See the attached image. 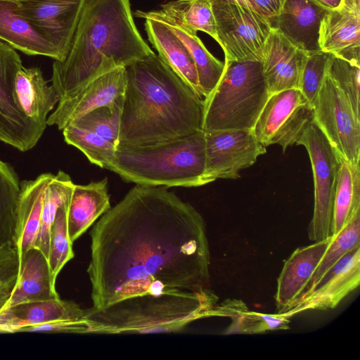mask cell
I'll list each match as a JSON object with an SVG mask.
<instances>
[{
  "label": "cell",
  "instance_id": "1",
  "mask_svg": "<svg viewBox=\"0 0 360 360\" xmlns=\"http://www.w3.org/2000/svg\"><path fill=\"white\" fill-rule=\"evenodd\" d=\"M92 309L131 297L201 292L210 252L200 212L165 186L136 184L90 232Z\"/></svg>",
  "mask_w": 360,
  "mask_h": 360
},
{
  "label": "cell",
  "instance_id": "2",
  "mask_svg": "<svg viewBox=\"0 0 360 360\" xmlns=\"http://www.w3.org/2000/svg\"><path fill=\"white\" fill-rule=\"evenodd\" d=\"M125 70L118 146L155 144L202 130L203 98L158 55L137 59Z\"/></svg>",
  "mask_w": 360,
  "mask_h": 360
},
{
  "label": "cell",
  "instance_id": "3",
  "mask_svg": "<svg viewBox=\"0 0 360 360\" xmlns=\"http://www.w3.org/2000/svg\"><path fill=\"white\" fill-rule=\"evenodd\" d=\"M153 53L134 24L129 0H86L66 58L53 63L51 85L60 101L94 78Z\"/></svg>",
  "mask_w": 360,
  "mask_h": 360
},
{
  "label": "cell",
  "instance_id": "4",
  "mask_svg": "<svg viewBox=\"0 0 360 360\" xmlns=\"http://www.w3.org/2000/svg\"><path fill=\"white\" fill-rule=\"evenodd\" d=\"M218 300L210 288L197 293L144 295L101 309H85L84 319L89 333H173L198 319L216 316Z\"/></svg>",
  "mask_w": 360,
  "mask_h": 360
},
{
  "label": "cell",
  "instance_id": "5",
  "mask_svg": "<svg viewBox=\"0 0 360 360\" xmlns=\"http://www.w3.org/2000/svg\"><path fill=\"white\" fill-rule=\"evenodd\" d=\"M205 131L155 144L118 146L108 166L124 181L150 186L197 187L205 176Z\"/></svg>",
  "mask_w": 360,
  "mask_h": 360
},
{
  "label": "cell",
  "instance_id": "6",
  "mask_svg": "<svg viewBox=\"0 0 360 360\" xmlns=\"http://www.w3.org/2000/svg\"><path fill=\"white\" fill-rule=\"evenodd\" d=\"M270 94L261 61L224 60L222 75L205 98L202 130H252Z\"/></svg>",
  "mask_w": 360,
  "mask_h": 360
},
{
  "label": "cell",
  "instance_id": "7",
  "mask_svg": "<svg viewBox=\"0 0 360 360\" xmlns=\"http://www.w3.org/2000/svg\"><path fill=\"white\" fill-rule=\"evenodd\" d=\"M296 145L303 146L311 164L314 202L308 236L313 242L331 236L333 208L340 156L314 121L308 124Z\"/></svg>",
  "mask_w": 360,
  "mask_h": 360
},
{
  "label": "cell",
  "instance_id": "8",
  "mask_svg": "<svg viewBox=\"0 0 360 360\" xmlns=\"http://www.w3.org/2000/svg\"><path fill=\"white\" fill-rule=\"evenodd\" d=\"M211 4L218 44L225 60L261 61L264 46L272 29L271 22L237 4L220 1Z\"/></svg>",
  "mask_w": 360,
  "mask_h": 360
},
{
  "label": "cell",
  "instance_id": "9",
  "mask_svg": "<svg viewBox=\"0 0 360 360\" xmlns=\"http://www.w3.org/2000/svg\"><path fill=\"white\" fill-rule=\"evenodd\" d=\"M312 108L314 121L338 155L352 165L360 166V119L328 75Z\"/></svg>",
  "mask_w": 360,
  "mask_h": 360
},
{
  "label": "cell",
  "instance_id": "10",
  "mask_svg": "<svg viewBox=\"0 0 360 360\" xmlns=\"http://www.w3.org/2000/svg\"><path fill=\"white\" fill-rule=\"evenodd\" d=\"M313 121V108L307 99L300 89H289L269 95L252 131L264 146L278 144L284 153Z\"/></svg>",
  "mask_w": 360,
  "mask_h": 360
},
{
  "label": "cell",
  "instance_id": "11",
  "mask_svg": "<svg viewBox=\"0 0 360 360\" xmlns=\"http://www.w3.org/2000/svg\"><path fill=\"white\" fill-rule=\"evenodd\" d=\"M22 66L15 49L0 41V141L25 152L36 146L45 129L30 120L15 101V79Z\"/></svg>",
  "mask_w": 360,
  "mask_h": 360
},
{
  "label": "cell",
  "instance_id": "12",
  "mask_svg": "<svg viewBox=\"0 0 360 360\" xmlns=\"http://www.w3.org/2000/svg\"><path fill=\"white\" fill-rule=\"evenodd\" d=\"M205 176L208 184L219 179H236L240 171L266 153L252 130L205 131Z\"/></svg>",
  "mask_w": 360,
  "mask_h": 360
},
{
  "label": "cell",
  "instance_id": "13",
  "mask_svg": "<svg viewBox=\"0 0 360 360\" xmlns=\"http://www.w3.org/2000/svg\"><path fill=\"white\" fill-rule=\"evenodd\" d=\"M86 0H16V11L66 58Z\"/></svg>",
  "mask_w": 360,
  "mask_h": 360
},
{
  "label": "cell",
  "instance_id": "14",
  "mask_svg": "<svg viewBox=\"0 0 360 360\" xmlns=\"http://www.w3.org/2000/svg\"><path fill=\"white\" fill-rule=\"evenodd\" d=\"M127 84L124 67H118L91 80L72 95L60 100L46 124L63 130L87 112L110 105L124 97Z\"/></svg>",
  "mask_w": 360,
  "mask_h": 360
},
{
  "label": "cell",
  "instance_id": "15",
  "mask_svg": "<svg viewBox=\"0 0 360 360\" xmlns=\"http://www.w3.org/2000/svg\"><path fill=\"white\" fill-rule=\"evenodd\" d=\"M359 283L360 247H358L342 257L283 314L290 318L306 311L333 309L356 290Z\"/></svg>",
  "mask_w": 360,
  "mask_h": 360
},
{
  "label": "cell",
  "instance_id": "16",
  "mask_svg": "<svg viewBox=\"0 0 360 360\" xmlns=\"http://www.w3.org/2000/svg\"><path fill=\"white\" fill-rule=\"evenodd\" d=\"M333 236L297 248L285 261L277 278L276 313L283 314L307 291L312 276Z\"/></svg>",
  "mask_w": 360,
  "mask_h": 360
},
{
  "label": "cell",
  "instance_id": "17",
  "mask_svg": "<svg viewBox=\"0 0 360 360\" xmlns=\"http://www.w3.org/2000/svg\"><path fill=\"white\" fill-rule=\"evenodd\" d=\"M307 53L272 27L261 60L262 73L270 94L298 89Z\"/></svg>",
  "mask_w": 360,
  "mask_h": 360
},
{
  "label": "cell",
  "instance_id": "18",
  "mask_svg": "<svg viewBox=\"0 0 360 360\" xmlns=\"http://www.w3.org/2000/svg\"><path fill=\"white\" fill-rule=\"evenodd\" d=\"M327 12L313 0H286L271 23L292 44L309 53L320 51L319 27Z\"/></svg>",
  "mask_w": 360,
  "mask_h": 360
},
{
  "label": "cell",
  "instance_id": "19",
  "mask_svg": "<svg viewBox=\"0 0 360 360\" xmlns=\"http://www.w3.org/2000/svg\"><path fill=\"white\" fill-rule=\"evenodd\" d=\"M320 51L360 66V14L344 7L328 11L319 32Z\"/></svg>",
  "mask_w": 360,
  "mask_h": 360
},
{
  "label": "cell",
  "instance_id": "20",
  "mask_svg": "<svg viewBox=\"0 0 360 360\" xmlns=\"http://www.w3.org/2000/svg\"><path fill=\"white\" fill-rule=\"evenodd\" d=\"M85 309L72 301L58 299L18 303L0 311V333H15L24 328L60 321H83Z\"/></svg>",
  "mask_w": 360,
  "mask_h": 360
},
{
  "label": "cell",
  "instance_id": "21",
  "mask_svg": "<svg viewBox=\"0 0 360 360\" xmlns=\"http://www.w3.org/2000/svg\"><path fill=\"white\" fill-rule=\"evenodd\" d=\"M48 258L37 247L20 255V273L6 307L21 302L58 299ZM5 307V308H6Z\"/></svg>",
  "mask_w": 360,
  "mask_h": 360
},
{
  "label": "cell",
  "instance_id": "22",
  "mask_svg": "<svg viewBox=\"0 0 360 360\" xmlns=\"http://www.w3.org/2000/svg\"><path fill=\"white\" fill-rule=\"evenodd\" d=\"M0 41L29 56L62 60L53 45L16 11V0H0Z\"/></svg>",
  "mask_w": 360,
  "mask_h": 360
},
{
  "label": "cell",
  "instance_id": "23",
  "mask_svg": "<svg viewBox=\"0 0 360 360\" xmlns=\"http://www.w3.org/2000/svg\"><path fill=\"white\" fill-rule=\"evenodd\" d=\"M54 176L43 173L34 180L20 182L14 238L19 255L36 245L45 192Z\"/></svg>",
  "mask_w": 360,
  "mask_h": 360
},
{
  "label": "cell",
  "instance_id": "24",
  "mask_svg": "<svg viewBox=\"0 0 360 360\" xmlns=\"http://www.w3.org/2000/svg\"><path fill=\"white\" fill-rule=\"evenodd\" d=\"M15 101L24 114L46 129L47 115L60 101L54 87L48 85L40 68L22 67L15 79Z\"/></svg>",
  "mask_w": 360,
  "mask_h": 360
},
{
  "label": "cell",
  "instance_id": "25",
  "mask_svg": "<svg viewBox=\"0 0 360 360\" xmlns=\"http://www.w3.org/2000/svg\"><path fill=\"white\" fill-rule=\"evenodd\" d=\"M110 209L107 178L86 185L75 184L68 211V230L71 243Z\"/></svg>",
  "mask_w": 360,
  "mask_h": 360
},
{
  "label": "cell",
  "instance_id": "26",
  "mask_svg": "<svg viewBox=\"0 0 360 360\" xmlns=\"http://www.w3.org/2000/svg\"><path fill=\"white\" fill-rule=\"evenodd\" d=\"M145 20L148 39L158 56L203 98L196 67L187 48L167 25L153 18Z\"/></svg>",
  "mask_w": 360,
  "mask_h": 360
},
{
  "label": "cell",
  "instance_id": "27",
  "mask_svg": "<svg viewBox=\"0 0 360 360\" xmlns=\"http://www.w3.org/2000/svg\"><path fill=\"white\" fill-rule=\"evenodd\" d=\"M139 18H150L161 21L174 32L191 55L198 73V82L203 98L207 97L219 82L224 69V62L215 58L205 46L197 33L191 32L162 15L159 11H136Z\"/></svg>",
  "mask_w": 360,
  "mask_h": 360
},
{
  "label": "cell",
  "instance_id": "28",
  "mask_svg": "<svg viewBox=\"0 0 360 360\" xmlns=\"http://www.w3.org/2000/svg\"><path fill=\"white\" fill-rule=\"evenodd\" d=\"M360 212V166L340 157L335 191L331 236L336 235Z\"/></svg>",
  "mask_w": 360,
  "mask_h": 360
},
{
  "label": "cell",
  "instance_id": "29",
  "mask_svg": "<svg viewBox=\"0 0 360 360\" xmlns=\"http://www.w3.org/2000/svg\"><path fill=\"white\" fill-rule=\"evenodd\" d=\"M159 11L184 29L204 32L218 43L216 21L207 0L172 1L162 4Z\"/></svg>",
  "mask_w": 360,
  "mask_h": 360
},
{
  "label": "cell",
  "instance_id": "30",
  "mask_svg": "<svg viewBox=\"0 0 360 360\" xmlns=\"http://www.w3.org/2000/svg\"><path fill=\"white\" fill-rule=\"evenodd\" d=\"M75 184L70 176L59 171L45 192L40 226L35 247L49 258V239L52 224L58 207L71 198Z\"/></svg>",
  "mask_w": 360,
  "mask_h": 360
},
{
  "label": "cell",
  "instance_id": "31",
  "mask_svg": "<svg viewBox=\"0 0 360 360\" xmlns=\"http://www.w3.org/2000/svg\"><path fill=\"white\" fill-rule=\"evenodd\" d=\"M20 182L14 169L0 159V246L14 245Z\"/></svg>",
  "mask_w": 360,
  "mask_h": 360
},
{
  "label": "cell",
  "instance_id": "32",
  "mask_svg": "<svg viewBox=\"0 0 360 360\" xmlns=\"http://www.w3.org/2000/svg\"><path fill=\"white\" fill-rule=\"evenodd\" d=\"M358 247H360V212L356 214L340 232L333 236L314 271L305 293L342 257Z\"/></svg>",
  "mask_w": 360,
  "mask_h": 360
},
{
  "label": "cell",
  "instance_id": "33",
  "mask_svg": "<svg viewBox=\"0 0 360 360\" xmlns=\"http://www.w3.org/2000/svg\"><path fill=\"white\" fill-rule=\"evenodd\" d=\"M62 131L65 141L82 152L91 163L108 169L113 161L117 146L98 134L72 124Z\"/></svg>",
  "mask_w": 360,
  "mask_h": 360
},
{
  "label": "cell",
  "instance_id": "34",
  "mask_svg": "<svg viewBox=\"0 0 360 360\" xmlns=\"http://www.w3.org/2000/svg\"><path fill=\"white\" fill-rule=\"evenodd\" d=\"M224 335L260 334L290 329V318L284 314H265L243 309L231 318Z\"/></svg>",
  "mask_w": 360,
  "mask_h": 360
},
{
  "label": "cell",
  "instance_id": "35",
  "mask_svg": "<svg viewBox=\"0 0 360 360\" xmlns=\"http://www.w3.org/2000/svg\"><path fill=\"white\" fill-rule=\"evenodd\" d=\"M122 102L123 98L112 105L97 108L70 124L92 131L117 148Z\"/></svg>",
  "mask_w": 360,
  "mask_h": 360
},
{
  "label": "cell",
  "instance_id": "36",
  "mask_svg": "<svg viewBox=\"0 0 360 360\" xmlns=\"http://www.w3.org/2000/svg\"><path fill=\"white\" fill-rule=\"evenodd\" d=\"M70 198L58 207L51 229L48 260L55 279L65 264L74 257L72 243L68 230V211Z\"/></svg>",
  "mask_w": 360,
  "mask_h": 360
},
{
  "label": "cell",
  "instance_id": "37",
  "mask_svg": "<svg viewBox=\"0 0 360 360\" xmlns=\"http://www.w3.org/2000/svg\"><path fill=\"white\" fill-rule=\"evenodd\" d=\"M327 75L345 94L356 116L360 119V66L331 54Z\"/></svg>",
  "mask_w": 360,
  "mask_h": 360
},
{
  "label": "cell",
  "instance_id": "38",
  "mask_svg": "<svg viewBox=\"0 0 360 360\" xmlns=\"http://www.w3.org/2000/svg\"><path fill=\"white\" fill-rule=\"evenodd\" d=\"M330 55L321 51L307 53L298 89L311 106L327 75Z\"/></svg>",
  "mask_w": 360,
  "mask_h": 360
},
{
  "label": "cell",
  "instance_id": "39",
  "mask_svg": "<svg viewBox=\"0 0 360 360\" xmlns=\"http://www.w3.org/2000/svg\"><path fill=\"white\" fill-rule=\"evenodd\" d=\"M20 255L13 243L0 246V311L9 301L18 281Z\"/></svg>",
  "mask_w": 360,
  "mask_h": 360
},
{
  "label": "cell",
  "instance_id": "40",
  "mask_svg": "<svg viewBox=\"0 0 360 360\" xmlns=\"http://www.w3.org/2000/svg\"><path fill=\"white\" fill-rule=\"evenodd\" d=\"M62 332L75 333H89V327L85 321L74 320H60L28 326L20 332Z\"/></svg>",
  "mask_w": 360,
  "mask_h": 360
},
{
  "label": "cell",
  "instance_id": "41",
  "mask_svg": "<svg viewBox=\"0 0 360 360\" xmlns=\"http://www.w3.org/2000/svg\"><path fill=\"white\" fill-rule=\"evenodd\" d=\"M253 10L271 22L281 12L286 0H248Z\"/></svg>",
  "mask_w": 360,
  "mask_h": 360
},
{
  "label": "cell",
  "instance_id": "42",
  "mask_svg": "<svg viewBox=\"0 0 360 360\" xmlns=\"http://www.w3.org/2000/svg\"><path fill=\"white\" fill-rule=\"evenodd\" d=\"M328 11L339 9L342 7V0H313Z\"/></svg>",
  "mask_w": 360,
  "mask_h": 360
},
{
  "label": "cell",
  "instance_id": "43",
  "mask_svg": "<svg viewBox=\"0 0 360 360\" xmlns=\"http://www.w3.org/2000/svg\"><path fill=\"white\" fill-rule=\"evenodd\" d=\"M342 7L360 14V0H342Z\"/></svg>",
  "mask_w": 360,
  "mask_h": 360
},
{
  "label": "cell",
  "instance_id": "44",
  "mask_svg": "<svg viewBox=\"0 0 360 360\" xmlns=\"http://www.w3.org/2000/svg\"><path fill=\"white\" fill-rule=\"evenodd\" d=\"M207 1H210L211 4L216 2V1H229V2L239 4L240 6H242L243 7L253 10L252 7L251 6V5L250 4V3L248 2V0H207Z\"/></svg>",
  "mask_w": 360,
  "mask_h": 360
}]
</instances>
